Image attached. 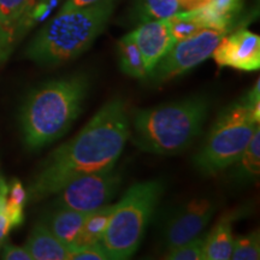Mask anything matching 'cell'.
Listing matches in <instances>:
<instances>
[{"instance_id":"2","label":"cell","mask_w":260,"mask_h":260,"mask_svg":"<svg viewBox=\"0 0 260 260\" xmlns=\"http://www.w3.org/2000/svg\"><path fill=\"white\" fill-rule=\"evenodd\" d=\"M88 92L89 79L82 73L50 81L32 90L19 117L25 146L37 151L61 138L82 112Z\"/></svg>"},{"instance_id":"26","label":"cell","mask_w":260,"mask_h":260,"mask_svg":"<svg viewBox=\"0 0 260 260\" xmlns=\"http://www.w3.org/2000/svg\"><path fill=\"white\" fill-rule=\"evenodd\" d=\"M2 259L5 260H32L30 253L25 247L15 245H3Z\"/></svg>"},{"instance_id":"30","label":"cell","mask_w":260,"mask_h":260,"mask_svg":"<svg viewBox=\"0 0 260 260\" xmlns=\"http://www.w3.org/2000/svg\"><path fill=\"white\" fill-rule=\"evenodd\" d=\"M98 2H100V0H67L59 11H70V10L82 9L86 8V6L95 4Z\"/></svg>"},{"instance_id":"29","label":"cell","mask_w":260,"mask_h":260,"mask_svg":"<svg viewBox=\"0 0 260 260\" xmlns=\"http://www.w3.org/2000/svg\"><path fill=\"white\" fill-rule=\"evenodd\" d=\"M14 229L11 222H10L6 214L0 210V246L4 245L5 240L8 239L9 234Z\"/></svg>"},{"instance_id":"13","label":"cell","mask_w":260,"mask_h":260,"mask_svg":"<svg viewBox=\"0 0 260 260\" xmlns=\"http://www.w3.org/2000/svg\"><path fill=\"white\" fill-rule=\"evenodd\" d=\"M233 217L225 216L204 239V260H229L233 251Z\"/></svg>"},{"instance_id":"14","label":"cell","mask_w":260,"mask_h":260,"mask_svg":"<svg viewBox=\"0 0 260 260\" xmlns=\"http://www.w3.org/2000/svg\"><path fill=\"white\" fill-rule=\"evenodd\" d=\"M87 216V212L76 210L54 209L53 212L46 217L45 224L60 242L70 247Z\"/></svg>"},{"instance_id":"32","label":"cell","mask_w":260,"mask_h":260,"mask_svg":"<svg viewBox=\"0 0 260 260\" xmlns=\"http://www.w3.org/2000/svg\"><path fill=\"white\" fill-rule=\"evenodd\" d=\"M0 247H2V246H0Z\"/></svg>"},{"instance_id":"20","label":"cell","mask_w":260,"mask_h":260,"mask_svg":"<svg viewBox=\"0 0 260 260\" xmlns=\"http://www.w3.org/2000/svg\"><path fill=\"white\" fill-rule=\"evenodd\" d=\"M260 258L259 232H252L246 236L234 239L232 258L234 260H258Z\"/></svg>"},{"instance_id":"5","label":"cell","mask_w":260,"mask_h":260,"mask_svg":"<svg viewBox=\"0 0 260 260\" xmlns=\"http://www.w3.org/2000/svg\"><path fill=\"white\" fill-rule=\"evenodd\" d=\"M164 191L160 181L136 183L126 190L122 200L113 205L102 243L107 258H132L141 245L149 220Z\"/></svg>"},{"instance_id":"28","label":"cell","mask_w":260,"mask_h":260,"mask_svg":"<svg viewBox=\"0 0 260 260\" xmlns=\"http://www.w3.org/2000/svg\"><path fill=\"white\" fill-rule=\"evenodd\" d=\"M180 6V12L182 11H194V10L204 8L211 0H177Z\"/></svg>"},{"instance_id":"10","label":"cell","mask_w":260,"mask_h":260,"mask_svg":"<svg viewBox=\"0 0 260 260\" xmlns=\"http://www.w3.org/2000/svg\"><path fill=\"white\" fill-rule=\"evenodd\" d=\"M222 68L252 73L260 68V38L254 32L240 29L229 37L224 35L212 56Z\"/></svg>"},{"instance_id":"3","label":"cell","mask_w":260,"mask_h":260,"mask_svg":"<svg viewBox=\"0 0 260 260\" xmlns=\"http://www.w3.org/2000/svg\"><path fill=\"white\" fill-rule=\"evenodd\" d=\"M117 0L59 11L28 45L25 57L41 67H58L80 57L106 28Z\"/></svg>"},{"instance_id":"24","label":"cell","mask_w":260,"mask_h":260,"mask_svg":"<svg viewBox=\"0 0 260 260\" xmlns=\"http://www.w3.org/2000/svg\"><path fill=\"white\" fill-rule=\"evenodd\" d=\"M69 260H109L102 243L70 249Z\"/></svg>"},{"instance_id":"17","label":"cell","mask_w":260,"mask_h":260,"mask_svg":"<svg viewBox=\"0 0 260 260\" xmlns=\"http://www.w3.org/2000/svg\"><path fill=\"white\" fill-rule=\"evenodd\" d=\"M237 164V176L243 180H256L260 172V128L255 129L251 141L242 154L240 155Z\"/></svg>"},{"instance_id":"6","label":"cell","mask_w":260,"mask_h":260,"mask_svg":"<svg viewBox=\"0 0 260 260\" xmlns=\"http://www.w3.org/2000/svg\"><path fill=\"white\" fill-rule=\"evenodd\" d=\"M260 117L243 102L219 113L209 135L194 155V165L204 175H216L239 160L259 126Z\"/></svg>"},{"instance_id":"21","label":"cell","mask_w":260,"mask_h":260,"mask_svg":"<svg viewBox=\"0 0 260 260\" xmlns=\"http://www.w3.org/2000/svg\"><path fill=\"white\" fill-rule=\"evenodd\" d=\"M204 239L197 236L195 239L182 245L168 248L164 259L169 260H204Z\"/></svg>"},{"instance_id":"23","label":"cell","mask_w":260,"mask_h":260,"mask_svg":"<svg viewBox=\"0 0 260 260\" xmlns=\"http://www.w3.org/2000/svg\"><path fill=\"white\" fill-rule=\"evenodd\" d=\"M17 27H8L0 23V65L4 64L15 46Z\"/></svg>"},{"instance_id":"1","label":"cell","mask_w":260,"mask_h":260,"mask_svg":"<svg viewBox=\"0 0 260 260\" xmlns=\"http://www.w3.org/2000/svg\"><path fill=\"white\" fill-rule=\"evenodd\" d=\"M130 136L122 100L106 103L82 130L48 155L28 189V199L54 195L75 178L115 169Z\"/></svg>"},{"instance_id":"31","label":"cell","mask_w":260,"mask_h":260,"mask_svg":"<svg viewBox=\"0 0 260 260\" xmlns=\"http://www.w3.org/2000/svg\"><path fill=\"white\" fill-rule=\"evenodd\" d=\"M8 191H9L8 183H6L5 178L3 177V175L0 174V209H2L3 204L5 203L6 198H8Z\"/></svg>"},{"instance_id":"19","label":"cell","mask_w":260,"mask_h":260,"mask_svg":"<svg viewBox=\"0 0 260 260\" xmlns=\"http://www.w3.org/2000/svg\"><path fill=\"white\" fill-rule=\"evenodd\" d=\"M165 21H167L168 27L170 29V32L175 41H181L193 37V35L204 29L199 22L193 17L190 11L177 12L176 15L171 16Z\"/></svg>"},{"instance_id":"16","label":"cell","mask_w":260,"mask_h":260,"mask_svg":"<svg viewBox=\"0 0 260 260\" xmlns=\"http://www.w3.org/2000/svg\"><path fill=\"white\" fill-rule=\"evenodd\" d=\"M117 48H118L119 68L123 73L135 79H145L147 76V70H146L144 58L130 32L118 41Z\"/></svg>"},{"instance_id":"4","label":"cell","mask_w":260,"mask_h":260,"mask_svg":"<svg viewBox=\"0 0 260 260\" xmlns=\"http://www.w3.org/2000/svg\"><path fill=\"white\" fill-rule=\"evenodd\" d=\"M209 115V102L193 96L136 112L133 121L134 142L154 154H177L201 134Z\"/></svg>"},{"instance_id":"9","label":"cell","mask_w":260,"mask_h":260,"mask_svg":"<svg viewBox=\"0 0 260 260\" xmlns=\"http://www.w3.org/2000/svg\"><path fill=\"white\" fill-rule=\"evenodd\" d=\"M216 209V204L207 198H197L181 206L164 225L162 240L165 247L171 248L199 236Z\"/></svg>"},{"instance_id":"25","label":"cell","mask_w":260,"mask_h":260,"mask_svg":"<svg viewBox=\"0 0 260 260\" xmlns=\"http://www.w3.org/2000/svg\"><path fill=\"white\" fill-rule=\"evenodd\" d=\"M6 214L10 222H11L12 226L18 228L21 226L24 222V206H21V205L14 203L6 198L5 203L3 204L2 209H0Z\"/></svg>"},{"instance_id":"8","label":"cell","mask_w":260,"mask_h":260,"mask_svg":"<svg viewBox=\"0 0 260 260\" xmlns=\"http://www.w3.org/2000/svg\"><path fill=\"white\" fill-rule=\"evenodd\" d=\"M121 183V175L115 169L77 177L54 194V209H69L89 213L111 203Z\"/></svg>"},{"instance_id":"12","label":"cell","mask_w":260,"mask_h":260,"mask_svg":"<svg viewBox=\"0 0 260 260\" xmlns=\"http://www.w3.org/2000/svg\"><path fill=\"white\" fill-rule=\"evenodd\" d=\"M32 260H69L70 248L52 234L45 222H39L24 245Z\"/></svg>"},{"instance_id":"27","label":"cell","mask_w":260,"mask_h":260,"mask_svg":"<svg viewBox=\"0 0 260 260\" xmlns=\"http://www.w3.org/2000/svg\"><path fill=\"white\" fill-rule=\"evenodd\" d=\"M8 198L14 203L24 206L25 203L28 200V193L23 187V184L21 183V181L18 180H12L11 183L9 186L8 191Z\"/></svg>"},{"instance_id":"22","label":"cell","mask_w":260,"mask_h":260,"mask_svg":"<svg viewBox=\"0 0 260 260\" xmlns=\"http://www.w3.org/2000/svg\"><path fill=\"white\" fill-rule=\"evenodd\" d=\"M34 0H0V23L17 27V23Z\"/></svg>"},{"instance_id":"11","label":"cell","mask_w":260,"mask_h":260,"mask_svg":"<svg viewBox=\"0 0 260 260\" xmlns=\"http://www.w3.org/2000/svg\"><path fill=\"white\" fill-rule=\"evenodd\" d=\"M130 34L144 58L147 75L176 42L165 19L144 22Z\"/></svg>"},{"instance_id":"15","label":"cell","mask_w":260,"mask_h":260,"mask_svg":"<svg viewBox=\"0 0 260 260\" xmlns=\"http://www.w3.org/2000/svg\"><path fill=\"white\" fill-rule=\"evenodd\" d=\"M113 210V205H105L95 211L88 213L82 226L80 228L79 234L75 237L74 242L69 247L70 249L82 248V247L96 245L102 241L105 233L110 214Z\"/></svg>"},{"instance_id":"7","label":"cell","mask_w":260,"mask_h":260,"mask_svg":"<svg viewBox=\"0 0 260 260\" xmlns=\"http://www.w3.org/2000/svg\"><path fill=\"white\" fill-rule=\"evenodd\" d=\"M226 32L203 29L193 37L176 41L147 76L152 82L164 83L188 73L212 56Z\"/></svg>"},{"instance_id":"18","label":"cell","mask_w":260,"mask_h":260,"mask_svg":"<svg viewBox=\"0 0 260 260\" xmlns=\"http://www.w3.org/2000/svg\"><path fill=\"white\" fill-rule=\"evenodd\" d=\"M180 12L177 0H139L136 4V15L140 21L168 19Z\"/></svg>"}]
</instances>
